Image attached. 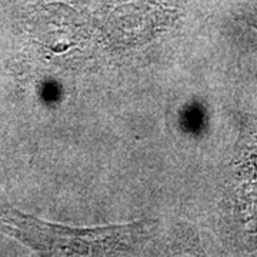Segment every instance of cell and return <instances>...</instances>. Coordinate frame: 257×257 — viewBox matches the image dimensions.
Listing matches in <instances>:
<instances>
[{
  "mask_svg": "<svg viewBox=\"0 0 257 257\" xmlns=\"http://www.w3.org/2000/svg\"><path fill=\"white\" fill-rule=\"evenodd\" d=\"M234 163L237 167V182L248 202H257V119L250 117L243 124L241 138L237 143Z\"/></svg>",
  "mask_w": 257,
  "mask_h": 257,
  "instance_id": "2",
  "label": "cell"
},
{
  "mask_svg": "<svg viewBox=\"0 0 257 257\" xmlns=\"http://www.w3.org/2000/svg\"><path fill=\"white\" fill-rule=\"evenodd\" d=\"M241 19L247 23L248 26H251L254 30H257V3L247 5L241 13Z\"/></svg>",
  "mask_w": 257,
  "mask_h": 257,
  "instance_id": "3",
  "label": "cell"
},
{
  "mask_svg": "<svg viewBox=\"0 0 257 257\" xmlns=\"http://www.w3.org/2000/svg\"><path fill=\"white\" fill-rule=\"evenodd\" d=\"M156 221L121 226L72 229L39 221L9 210L0 217V230L23 240L36 250L59 256H109L136 247L155 229Z\"/></svg>",
  "mask_w": 257,
  "mask_h": 257,
  "instance_id": "1",
  "label": "cell"
}]
</instances>
